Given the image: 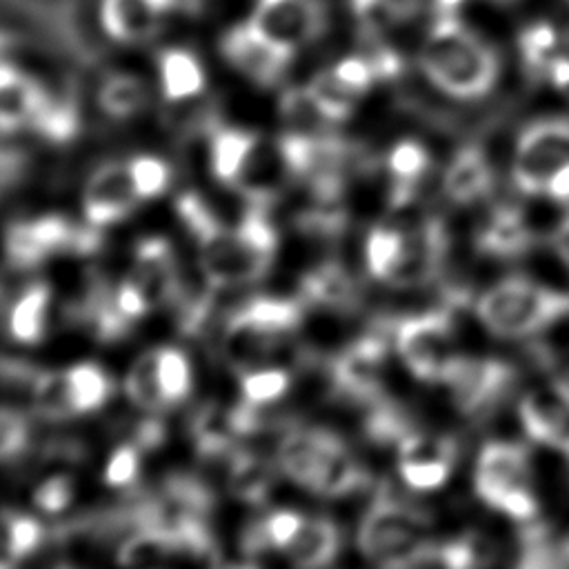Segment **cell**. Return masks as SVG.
<instances>
[{
	"instance_id": "cell-1",
	"label": "cell",
	"mask_w": 569,
	"mask_h": 569,
	"mask_svg": "<svg viewBox=\"0 0 569 569\" xmlns=\"http://www.w3.org/2000/svg\"><path fill=\"white\" fill-rule=\"evenodd\" d=\"M427 80L458 100L485 98L498 80L496 49L453 13H440L418 53Z\"/></svg>"
},
{
	"instance_id": "cell-2",
	"label": "cell",
	"mask_w": 569,
	"mask_h": 569,
	"mask_svg": "<svg viewBox=\"0 0 569 569\" xmlns=\"http://www.w3.org/2000/svg\"><path fill=\"white\" fill-rule=\"evenodd\" d=\"M209 167L218 182L249 204L269 207L291 176L278 140L238 127L218 129L209 142Z\"/></svg>"
},
{
	"instance_id": "cell-3",
	"label": "cell",
	"mask_w": 569,
	"mask_h": 569,
	"mask_svg": "<svg viewBox=\"0 0 569 569\" xmlns=\"http://www.w3.org/2000/svg\"><path fill=\"white\" fill-rule=\"evenodd\" d=\"M431 518L411 502L380 487L358 522L360 553L382 569H393L429 545Z\"/></svg>"
},
{
	"instance_id": "cell-4",
	"label": "cell",
	"mask_w": 569,
	"mask_h": 569,
	"mask_svg": "<svg viewBox=\"0 0 569 569\" xmlns=\"http://www.w3.org/2000/svg\"><path fill=\"white\" fill-rule=\"evenodd\" d=\"M476 313L493 336L525 338L565 318L569 313V293L511 276L478 298Z\"/></svg>"
},
{
	"instance_id": "cell-5",
	"label": "cell",
	"mask_w": 569,
	"mask_h": 569,
	"mask_svg": "<svg viewBox=\"0 0 569 569\" xmlns=\"http://www.w3.org/2000/svg\"><path fill=\"white\" fill-rule=\"evenodd\" d=\"M476 496L511 520L529 522L538 513L529 453L518 442H487L473 469Z\"/></svg>"
},
{
	"instance_id": "cell-6",
	"label": "cell",
	"mask_w": 569,
	"mask_h": 569,
	"mask_svg": "<svg viewBox=\"0 0 569 569\" xmlns=\"http://www.w3.org/2000/svg\"><path fill=\"white\" fill-rule=\"evenodd\" d=\"M393 345L402 365L425 382H445L462 358L447 307L402 318L396 325Z\"/></svg>"
},
{
	"instance_id": "cell-7",
	"label": "cell",
	"mask_w": 569,
	"mask_h": 569,
	"mask_svg": "<svg viewBox=\"0 0 569 569\" xmlns=\"http://www.w3.org/2000/svg\"><path fill=\"white\" fill-rule=\"evenodd\" d=\"M569 162V118L551 116L529 122L516 144L511 178L520 193L540 196Z\"/></svg>"
},
{
	"instance_id": "cell-8",
	"label": "cell",
	"mask_w": 569,
	"mask_h": 569,
	"mask_svg": "<svg viewBox=\"0 0 569 569\" xmlns=\"http://www.w3.org/2000/svg\"><path fill=\"white\" fill-rule=\"evenodd\" d=\"M247 22L276 47L296 56L327 29L320 0H256Z\"/></svg>"
},
{
	"instance_id": "cell-9",
	"label": "cell",
	"mask_w": 569,
	"mask_h": 569,
	"mask_svg": "<svg viewBox=\"0 0 569 569\" xmlns=\"http://www.w3.org/2000/svg\"><path fill=\"white\" fill-rule=\"evenodd\" d=\"M458 460V442L442 433L416 431L398 442V473L407 487L416 491H433L442 487Z\"/></svg>"
},
{
	"instance_id": "cell-10",
	"label": "cell",
	"mask_w": 569,
	"mask_h": 569,
	"mask_svg": "<svg viewBox=\"0 0 569 569\" xmlns=\"http://www.w3.org/2000/svg\"><path fill=\"white\" fill-rule=\"evenodd\" d=\"M138 204L140 198L124 162H104L93 169L80 193L84 222L102 231L127 220Z\"/></svg>"
},
{
	"instance_id": "cell-11",
	"label": "cell",
	"mask_w": 569,
	"mask_h": 569,
	"mask_svg": "<svg viewBox=\"0 0 569 569\" xmlns=\"http://www.w3.org/2000/svg\"><path fill=\"white\" fill-rule=\"evenodd\" d=\"M445 385L456 407L467 416L491 411L513 385V369L493 358H460Z\"/></svg>"
},
{
	"instance_id": "cell-12",
	"label": "cell",
	"mask_w": 569,
	"mask_h": 569,
	"mask_svg": "<svg viewBox=\"0 0 569 569\" xmlns=\"http://www.w3.org/2000/svg\"><path fill=\"white\" fill-rule=\"evenodd\" d=\"M220 53L231 69L260 87L276 84L293 60L289 51L269 42L247 20L224 31Z\"/></svg>"
},
{
	"instance_id": "cell-13",
	"label": "cell",
	"mask_w": 569,
	"mask_h": 569,
	"mask_svg": "<svg viewBox=\"0 0 569 569\" xmlns=\"http://www.w3.org/2000/svg\"><path fill=\"white\" fill-rule=\"evenodd\" d=\"M520 422L527 436L569 456V382L549 380L520 398Z\"/></svg>"
},
{
	"instance_id": "cell-14",
	"label": "cell",
	"mask_w": 569,
	"mask_h": 569,
	"mask_svg": "<svg viewBox=\"0 0 569 569\" xmlns=\"http://www.w3.org/2000/svg\"><path fill=\"white\" fill-rule=\"evenodd\" d=\"M176 7V0H100V24L104 33L124 44L153 38Z\"/></svg>"
},
{
	"instance_id": "cell-15",
	"label": "cell",
	"mask_w": 569,
	"mask_h": 569,
	"mask_svg": "<svg viewBox=\"0 0 569 569\" xmlns=\"http://www.w3.org/2000/svg\"><path fill=\"white\" fill-rule=\"evenodd\" d=\"M47 102L49 96L29 73L0 60V136L33 127Z\"/></svg>"
},
{
	"instance_id": "cell-16",
	"label": "cell",
	"mask_w": 569,
	"mask_h": 569,
	"mask_svg": "<svg viewBox=\"0 0 569 569\" xmlns=\"http://www.w3.org/2000/svg\"><path fill=\"white\" fill-rule=\"evenodd\" d=\"M278 467L273 458H267L244 445H238L227 460L222 485L229 498L249 507H264L278 482Z\"/></svg>"
},
{
	"instance_id": "cell-17",
	"label": "cell",
	"mask_w": 569,
	"mask_h": 569,
	"mask_svg": "<svg viewBox=\"0 0 569 569\" xmlns=\"http://www.w3.org/2000/svg\"><path fill=\"white\" fill-rule=\"evenodd\" d=\"M53 287L47 280L27 282L4 311V331L11 340L24 347H36L47 340L53 305Z\"/></svg>"
},
{
	"instance_id": "cell-18",
	"label": "cell",
	"mask_w": 569,
	"mask_h": 569,
	"mask_svg": "<svg viewBox=\"0 0 569 569\" xmlns=\"http://www.w3.org/2000/svg\"><path fill=\"white\" fill-rule=\"evenodd\" d=\"M342 551V531L331 516H307L282 556L293 569H327Z\"/></svg>"
},
{
	"instance_id": "cell-19",
	"label": "cell",
	"mask_w": 569,
	"mask_h": 569,
	"mask_svg": "<svg viewBox=\"0 0 569 569\" xmlns=\"http://www.w3.org/2000/svg\"><path fill=\"white\" fill-rule=\"evenodd\" d=\"M531 227L516 207L493 209L476 236V247L493 258H518L531 249Z\"/></svg>"
},
{
	"instance_id": "cell-20",
	"label": "cell",
	"mask_w": 569,
	"mask_h": 569,
	"mask_svg": "<svg viewBox=\"0 0 569 569\" xmlns=\"http://www.w3.org/2000/svg\"><path fill=\"white\" fill-rule=\"evenodd\" d=\"M442 187L456 204L482 200L493 189V169L487 156L478 147H462L449 162Z\"/></svg>"
},
{
	"instance_id": "cell-21",
	"label": "cell",
	"mask_w": 569,
	"mask_h": 569,
	"mask_svg": "<svg viewBox=\"0 0 569 569\" xmlns=\"http://www.w3.org/2000/svg\"><path fill=\"white\" fill-rule=\"evenodd\" d=\"M158 84L167 102H184L204 91L207 73L193 51L169 47L158 56Z\"/></svg>"
},
{
	"instance_id": "cell-22",
	"label": "cell",
	"mask_w": 569,
	"mask_h": 569,
	"mask_svg": "<svg viewBox=\"0 0 569 569\" xmlns=\"http://www.w3.org/2000/svg\"><path fill=\"white\" fill-rule=\"evenodd\" d=\"M64 373L76 416L98 413L111 402L116 393V382L100 362L76 360L73 365L64 367Z\"/></svg>"
},
{
	"instance_id": "cell-23",
	"label": "cell",
	"mask_w": 569,
	"mask_h": 569,
	"mask_svg": "<svg viewBox=\"0 0 569 569\" xmlns=\"http://www.w3.org/2000/svg\"><path fill=\"white\" fill-rule=\"evenodd\" d=\"M409 244V229L393 224H376L367 231L362 256L367 273L382 284H391Z\"/></svg>"
},
{
	"instance_id": "cell-24",
	"label": "cell",
	"mask_w": 569,
	"mask_h": 569,
	"mask_svg": "<svg viewBox=\"0 0 569 569\" xmlns=\"http://www.w3.org/2000/svg\"><path fill=\"white\" fill-rule=\"evenodd\" d=\"M122 391L127 402L142 413L167 411L158 382V345L144 347L133 356L122 378Z\"/></svg>"
},
{
	"instance_id": "cell-25",
	"label": "cell",
	"mask_w": 569,
	"mask_h": 569,
	"mask_svg": "<svg viewBox=\"0 0 569 569\" xmlns=\"http://www.w3.org/2000/svg\"><path fill=\"white\" fill-rule=\"evenodd\" d=\"M429 169V153L418 140H400L387 156L389 204L402 207L413 198V191Z\"/></svg>"
},
{
	"instance_id": "cell-26",
	"label": "cell",
	"mask_w": 569,
	"mask_h": 569,
	"mask_svg": "<svg viewBox=\"0 0 569 569\" xmlns=\"http://www.w3.org/2000/svg\"><path fill=\"white\" fill-rule=\"evenodd\" d=\"M29 413L47 425H62L78 418L71 405L64 369H42L31 391Z\"/></svg>"
},
{
	"instance_id": "cell-27",
	"label": "cell",
	"mask_w": 569,
	"mask_h": 569,
	"mask_svg": "<svg viewBox=\"0 0 569 569\" xmlns=\"http://www.w3.org/2000/svg\"><path fill=\"white\" fill-rule=\"evenodd\" d=\"M305 93H307L309 102L313 104L316 113L320 116V120H327V122L347 120L353 113L358 100L362 98L356 91H351L333 73L331 67L313 73L309 78V82L305 84Z\"/></svg>"
},
{
	"instance_id": "cell-28",
	"label": "cell",
	"mask_w": 569,
	"mask_h": 569,
	"mask_svg": "<svg viewBox=\"0 0 569 569\" xmlns=\"http://www.w3.org/2000/svg\"><path fill=\"white\" fill-rule=\"evenodd\" d=\"M149 102L144 80L133 73H111L98 87V107L113 120H129L138 116Z\"/></svg>"
},
{
	"instance_id": "cell-29",
	"label": "cell",
	"mask_w": 569,
	"mask_h": 569,
	"mask_svg": "<svg viewBox=\"0 0 569 569\" xmlns=\"http://www.w3.org/2000/svg\"><path fill=\"white\" fill-rule=\"evenodd\" d=\"M158 382L167 409L180 407L193 393V365L178 345H158Z\"/></svg>"
},
{
	"instance_id": "cell-30",
	"label": "cell",
	"mask_w": 569,
	"mask_h": 569,
	"mask_svg": "<svg viewBox=\"0 0 569 569\" xmlns=\"http://www.w3.org/2000/svg\"><path fill=\"white\" fill-rule=\"evenodd\" d=\"M238 396L258 407L282 402L293 385V371L282 365H262L236 376Z\"/></svg>"
},
{
	"instance_id": "cell-31",
	"label": "cell",
	"mask_w": 569,
	"mask_h": 569,
	"mask_svg": "<svg viewBox=\"0 0 569 569\" xmlns=\"http://www.w3.org/2000/svg\"><path fill=\"white\" fill-rule=\"evenodd\" d=\"M0 536L11 551V556L20 562L38 553L49 538V527L36 513H27L13 507H0Z\"/></svg>"
},
{
	"instance_id": "cell-32",
	"label": "cell",
	"mask_w": 569,
	"mask_h": 569,
	"mask_svg": "<svg viewBox=\"0 0 569 569\" xmlns=\"http://www.w3.org/2000/svg\"><path fill=\"white\" fill-rule=\"evenodd\" d=\"M78 478L69 469H49L40 476L29 491L31 507L40 516H64L78 500Z\"/></svg>"
},
{
	"instance_id": "cell-33",
	"label": "cell",
	"mask_w": 569,
	"mask_h": 569,
	"mask_svg": "<svg viewBox=\"0 0 569 569\" xmlns=\"http://www.w3.org/2000/svg\"><path fill=\"white\" fill-rule=\"evenodd\" d=\"M31 413L11 405H0V465L18 462L33 449Z\"/></svg>"
},
{
	"instance_id": "cell-34",
	"label": "cell",
	"mask_w": 569,
	"mask_h": 569,
	"mask_svg": "<svg viewBox=\"0 0 569 569\" xmlns=\"http://www.w3.org/2000/svg\"><path fill=\"white\" fill-rule=\"evenodd\" d=\"M124 164L140 202L160 198L173 180V171L169 162L153 153H136Z\"/></svg>"
},
{
	"instance_id": "cell-35",
	"label": "cell",
	"mask_w": 569,
	"mask_h": 569,
	"mask_svg": "<svg viewBox=\"0 0 569 569\" xmlns=\"http://www.w3.org/2000/svg\"><path fill=\"white\" fill-rule=\"evenodd\" d=\"M142 451L129 442L120 440L107 456L100 480L104 487L116 489V491H129L138 487V478L142 473Z\"/></svg>"
},
{
	"instance_id": "cell-36",
	"label": "cell",
	"mask_w": 569,
	"mask_h": 569,
	"mask_svg": "<svg viewBox=\"0 0 569 569\" xmlns=\"http://www.w3.org/2000/svg\"><path fill=\"white\" fill-rule=\"evenodd\" d=\"M518 47H520L522 62H525V69L529 71V76L542 78L547 73L549 62L558 56L556 53L558 33H556V29L551 24L536 22V24H529L520 33Z\"/></svg>"
},
{
	"instance_id": "cell-37",
	"label": "cell",
	"mask_w": 569,
	"mask_h": 569,
	"mask_svg": "<svg viewBox=\"0 0 569 569\" xmlns=\"http://www.w3.org/2000/svg\"><path fill=\"white\" fill-rule=\"evenodd\" d=\"M349 7L358 27L369 36L382 33L402 16L398 0H349Z\"/></svg>"
},
{
	"instance_id": "cell-38",
	"label": "cell",
	"mask_w": 569,
	"mask_h": 569,
	"mask_svg": "<svg viewBox=\"0 0 569 569\" xmlns=\"http://www.w3.org/2000/svg\"><path fill=\"white\" fill-rule=\"evenodd\" d=\"M331 69L358 96H365L371 89V84L378 80L373 62L362 56H347L338 60Z\"/></svg>"
},
{
	"instance_id": "cell-39",
	"label": "cell",
	"mask_w": 569,
	"mask_h": 569,
	"mask_svg": "<svg viewBox=\"0 0 569 569\" xmlns=\"http://www.w3.org/2000/svg\"><path fill=\"white\" fill-rule=\"evenodd\" d=\"M549 82L562 91L565 96H569V56H556L549 67H547V73Z\"/></svg>"
},
{
	"instance_id": "cell-40",
	"label": "cell",
	"mask_w": 569,
	"mask_h": 569,
	"mask_svg": "<svg viewBox=\"0 0 569 569\" xmlns=\"http://www.w3.org/2000/svg\"><path fill=\"white\" fill-rule=\"evenodd\" d=\"M545 196L556 202H569V162L556 171V176L549 180Z\"/></svg>"
},
{
	"instance_id": "cell-41",
	"label": "cell",
	"mask_w": 569,
	"mask_h": 569,
	"mask_svg": "<svg viewBox=\"0 0 569 569\" xmlns=\"http://www.w3.org/2000/svg\"><path fill=\"white\" fill-rule=\"evenodd\" d=\"M553 249L560 256V260L569 267V213L558 222L553 231Z\"/></svg>"
},
{
	"instance_id": "cell-42",
	"label": "cell",
	"mask_w": 569,
	"mask_h": 569,
	"mask_svg": "<svg viewBox=\"0 0 569 569\" xmlns=\"http://www.w3.org/2000/svg\"><path fill=\"white\" fill-rule=\"evenodd\" d=\"M18 560L11 556V551L7 549L2 536H0V569H18Z\"/></svg>"
},
{
	"instance_id": "cell-43",
	"label": "cell",
	"mask_w": 569,
	"mask_h": 569,
	"mask_svg": "<svg viewBox=\"0 0 569 569\" xmlns=\"http://www.w3.org/2000/svg\"><path fill=\"white\" fill-rule=\"evenodd\" d=\"M465 0H436L440 13H456V9L462 4Z\"/></svg>"
},
{
	"instance_id": "cell-44",
	"label": "cell",
	"mask_w": 569,
	"mask_h": 569,
	"mask_svg": "<svg viewBox=\"0 0 569 569\" xmlns=\"http://www.w3.org/2000/svg\"><path fill=\"white\" fill-rule=\"evenodd\" d=\"M500 2H505V0H500Z\"/></svg>"
}]
</instances>
